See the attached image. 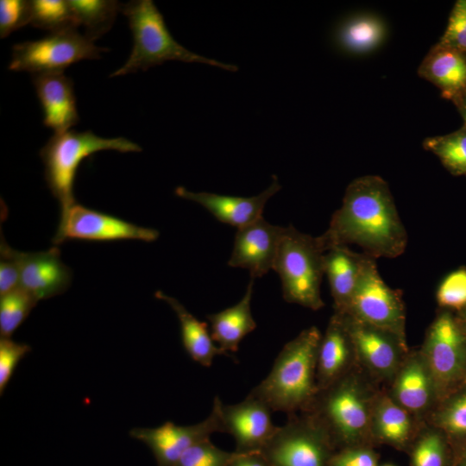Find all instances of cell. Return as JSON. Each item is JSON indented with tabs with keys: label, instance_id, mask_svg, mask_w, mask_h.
I'll return each mask as SVG.
<instances>
[{
	"label": "cell",
	"instance_id": "1",
	"mask_svg": "<svg viewBox=\"0 0 466 466\" xmlns=\"http://www.w3.org/2000/svg\"><path fill=\"white\" fill-rule=\"evenodd\" d=\"M324 146L296 143L231 88L150 99L140 109L45 133L26 208L99 223L189 216L249 179L299 177Z\"/></svg>",
	"mask_w": 466,
	"mask_h": 466
},
{
	"label": "cell",
	"instance_id": "6",
	"mask_svg": "<svg viewBox=\"0 0 466 466\" xmlns=\"http://www.w3.org/2000/svg\"><path fill=\"white\" fill-rule=\"evenodd\" d=\"M91 73L150 99L231 88L236 70L205 3L96 0Z\"/></svg>",
	"mask_w": 466,
	"mask_h": 466
},
{
	"label": "cell",
	"instance_id": "7",
	"mask_svg": "<svg viewBox=\"0 0 466 466\" xmlns=\"http://www.w3.org/2000/svg\"><path fill=\"white\" fill-rule=\"evenodd\" d=\"M91 3H0V112L16 115L39 94L91 70Z\"/></svg>",
	"mask_w": 466,
	"mask_h": 466
},
{
	"label": "cell",
	"instance_id": "4",
	"mask_svg": "<svg viewBox=\"0 0 466 466\" xmlns=\"http://www.w3.org/2000/svg\"><path fill=\"white\" fill-rule=\"evenodd\" d=\"M306 451H345L363 459L422 456L425 443L373 412L311 415L272 391L208 389L164 400L125 443L119 466H275Z\"/></svg>",
	"mask_w": 466,
	"mask_h": 466
},
{
	"label": "cell",
	"instance_id": "5",
	"mask_svg": "<svg viewBox=\"0 0 466 466\" xmlns=\"http://www.w3.org/2000/svg\"><path fill=\"white\" fill-rule=\"evenodd\" d=\"M236 76H249L254 106L272 122L321 99L345 66L366 14L339 0H205Z\"/></svg>",
	"mask_w": 466,
	"mask_h": 466
},
{
	"label": "cell",
	"instance_id": "2",
	"mask_svg": "<svg viewBox=\"0 0 466 466\" xmlns=\"http://www.w3.org/2000/svg\"><path fill=\"white\" fill-rule=\"evenodd\" d=\"M96 247L130 334V373L182 400L238 363L220 247L189 216L96 226Z\"/></svg>",
	"mask_w": 466,
	"mask_h": 466
},
{
	"label": "cell",
	"instance_id": "3",
	"mask_svg": "<svg viewBox=\"0 0 466 466\" xmlns=\"http://www.w3.org/2000/svg\"><path fill=\"white\" fill-rule=\"evenodd\" d=\"M400 112V140L379 187L329 231L368 228L466 200V14L453 0H407L366 14Z\"/></svg>",
	"mask_w": 466,
	"mask_h": 466
}]
</instances>
